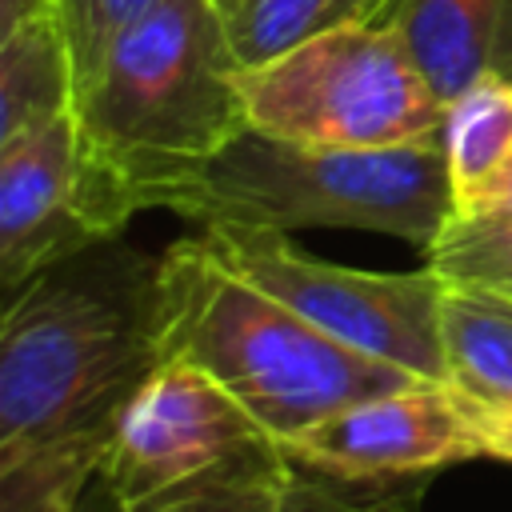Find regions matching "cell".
<instances>
[{"mask_svg": "<svg viewBox=\"0 0 512 512\" xmlns=\"http://www.w3.org/2000/svg\"><path fill=\"white\" fill-rule=\"evenodd\" d=\"M160 256L116 236L44 268L0 320V452L112 440L132 396L164 364Z\"/></svg>", "mask_w": 512, "mask_h": 512, "instance_id": "7a4b0ae2", "label": "cell"}, {"mask_svg": "<svg viewBox=\"0 0 512 512\" xmlns=\"http://www.w3.org/2000/svg\"><path fill=\"white\" fill-rule=\"evenodd\" d=\"M72 60L48 8L20 16L0 32V144L72 112Z\"/></svg>", "mask_w": 512, "mask_h": 512, "instance_id": "8fae6325", "label": "cell"}, {"mask_svg": "<svg viewBox=\"0 0 512 512\" xmlns=\"http://www.w3.org/2000/svg\"><path fill=\"white\" fill-rule=\"evenodd\" d=\"M380 20L444 108L488 76L512 80V0H392Z\"/></svg>", "mask_w": 512, "mask_h": 512, "instance_id": "30bf717a", "label": "cell"}, {"mask_svg": "<svg viewBox=\"0 0 512 512\" xmlns=\"http://www.w3.org/2000/svg\"><path fill=\"white\" fill-rule=\"evenodd\" d=\"M80 220L96 240L120 236L128 216L164 208L248 128L240 68L212 0H164L116 36L96 76L72 100Z\"/></svg>", "mask_w": 512, "mask_h": 512, "instance_id": "6da1fadb", "label": "cell"}, {"mask_svg": "<svg viewBox=\"0 0 512 512\" xmlns=\"http://www.w3.org/2000/svg\"><path fill=\"white\" fill-rule=\"evenodd\" d=\"M160 356L204 372L280 440L316 420L408 384L412 372L372 360L224 268L196 232L160 256Z\"/></svg>", "mask_w": 512, "mask_h": 512, "instance_id": "3957f363", "label": "cell"}, {"mask_svg": "<svg viewBox=\"0 0 512 512\" xmlns=\"http://www.w3.org/2000/svg\"><path fill=\"white\" fill-rule=\"evenodd\" d=\"M392 0H212L220 32L236 68H260L304 40L344 28L380 20Z\"/></svg>", "mask_w": 512, "mask_h": 512, "instance_id": "4fadbf2b", "label": "cell"}, {"mask_svg": "<svg viewBox=\"0 0 512 512\" xmlns=\"http://www.w3.org/2000/svg\"><path fill=\"white\" fill-rule=\"evenodd\" d=\"M468 408H472V420L480 428L484 456L512 460V400H504V404H476V400H468Z\"/></svg>", "mask_w": 512, "mask_h": 512, "instance_id": "d6986e66", "label": "cell"}, {"mask_svg": "<svg viewBox=\"0 0 512 512\" xmlns=\"http://www.w3.org/2000/svg\"><path fill=\"white\" fill-rule=\"evenodd\" d=\"M164 208L196 224L368 228L428 248L452 220V188L440 140L336 152L244 128L196 176L176 184Z\"/></svg>", "mask_w": 512, "mask_h": 512, "instance_id": "277c9868", "label": "cell"}, {"mask_svg": "<svg viewBox=\"0 0 512 512\" xmlns=\"http://www.w3.org/2000/svg\"><path fill=\"white\" fill-rule=\"evenodd\" d=\"M76 180L72 112L0 144V284L8 296L44 268L100 244L80 220Z\"/></svg>", "mask_w": 512, "mask_h": 512, "instance_id": "9c48e42d", "label": "cell"}, {"mask_svg": "<svg viewBox=\"0 0 512 512\" xmlns=\"http://www.w3.org/2000/svg\"><path fill=\"white\" fill-rule=\"evenodd\" d=\"M300 468L344 480H392L484 456L468 400L452 384H408L356 400L284 440Z\"/></svg>", "mask_w": 512, "mask_h": 512, "instance_id": "ba28073f", "label": "cell"}, {"mask_svg": "<svg viewBox=\"0 0 512 512\" xmlns=\"http://www.w3.org/2000/svg\"><path fill=\"white\" fill-rule=\"evenodd\" d=\"M96 480H100V476H96ZM80 512H116V508H112V500H108V492H104V484H100V492H92V488H88V496H84Z\"/></svg>", "mask_w": 512, "mask_h": 512, "instance_id": "44dd1931", "label": "cell"}, {"mask_svg": "<svg viewBox=\"0 0 512 512\" xmlns=\"http://www.w3.org/2000/svg\"><path fill=\"white\" fill-rule=\"evenodd\" d=\"M284 512H416V508L404 492L384 488V480H344L300 468Z\"/></svg>", "mask_w": 512, "mask_h": 512, "instance_id": "ac0fdd59", "label": "cell"}, {"mask_svg": "<svg viewBox=\"0 0 512 512\" xmlns=\"http://www.w3.org/2000/svg\"><path fill=\"white\" fill-rule=\"evenodd\" d=\"M424 252L444 284L512 296V220L452 216Z\"/></svg>", "mask_w": 512, "mask_h": 512, "instance_id": "2e32d148", "label": "cell"}, {"mask_svg": "<svg viewBox=\"0 0 512 512\" xmlns=\"http://www.w3.org/2000/svg\"><path fill=\"white\" fill-rule=\"evenodd\" d=\"M300 464L204 372L164 360L104 448L116 512H284Z\"/></svg>", "mask_w": 512, "mask_h": 512, "instance_id": "5b68a950", "label": "cell"}, {"mask_svg": "<svg viewBox=\"0 0 512 512\" xmlns=\"http://www.w3.org/2000/svg\"><path fill=\"white\" fill-rule=\"evenodd\" d=\"M440 148L456 212L512 160V80L488 76L464 96H456L444 108Z\"/></svg>", "mask_w": 512, "mask_h": 512, "instance_id": "5bb4252c", "label": "cell"}, {"mask_svg": "<svg viewBox=\"0 0 512 512\" xmlns=\"http://www.w3.org/2000/svg\"><path fill=\"white\" fill-rule=\"evenodd\" d=\"M108 440H52L0 452V512H80Z\"/></svg>", "mask_w": 512, "mask_h": 512, "instance_id": "9a60e30c", "label": "cell"}, {"mask_svg": "<svg viewBox=\"0 0 512 512\" xmlns=\"http://www.w3.org/2000/svg\"><path fill=\"white\" fill-rule=\"evenodd\" d=\"M200 244L240 280L264 288L332 340L396 364L428 384H448L440 340L444 280L420 272H364L320 260L288 240V232L200 224Z\"/></svg>", "mask_w": 512, "mask_h": 512, "instance_id": "52a82bcc", "label": "cell"}, {"mask_svg": "<svg viewBox=\"0 0 512 512\" xmlns=\"http://www.w3.org/2000/svg\"><path fill=\"white\" fill-rule=\"evenodd\" d=\"M440 340L448 384L476 404L512 400V296L444 284Z\"/></svg>", "mask_w": 512, "mask_h": 512, "instance_id": "7c38bea8", "label": "cell"}, {"mask_svg": "<svg viewBox=\"0 0 512 512\" xmlns=\"http://www.w3.org/2000/svg\"><path fill=\"white\" fill-rule=\"evenodd\" d=\"M452 216H488V220H512V160Z\"/></svg>", "mask_w": 512, "mask_h": 512, "instance_id": "ffe728a7", "label": "cell"}, {"mask_svg": "<svg viewBox=\"0 0 512 512\" xmlns=\"http://www.w3.org/2000/svg\"><path fill=\"white\" fill-rule=\"evenodd\" d=\"M164 0H44L48 16L60 28V40L72 60L76 92L96 76L100 60L116 44L124 28H132L140 16H148Z\"/></svg>", "mask_w": 512, "mask_h": 512, "instance_id": "e0dca14e", "label": "cell"}, {"mask_svg": "<svg viewBox=\"0 0 512 512\" xmlns=\"http://www.w3.org/2000/svg\"><path fill=\"white\" fill-rule=\"evenodd\" d=\"M248 128L336 152L440 140L444 104L384 20L344 24L240 72Z\"/></svg>", "mask_w": 512, "mask_h": 512, "instance_id": "8992f818", "label": "cell"}]
</instances>
